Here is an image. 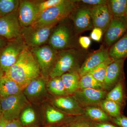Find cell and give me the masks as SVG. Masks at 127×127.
Instances as JSON below:
<instances>
[{
  "instance_id": "7c38bea8",
  "label": "cell",
  "mask_w": 127,
  "mask_h": 127,
  "mask_svg": "<svg viewBox=\"0 0 127 127\" xmlns=\"http://www.w3.org/2000/svg\"><path fill=\"white\" fill-rule=\"evenodd\" d=\"M107 94L103 89L84 88L78 89L73 97L81 105L91 106L99 105L106 98Z\"/></svg>"
},
{
  "instance_id": "d590c367",
  "label": "cell",
  "mask_w": 127,
  "mask_h": 127,
  "mask_svg": "<svg viewBox=\"0 0 127 127\" xmlns=\"http://www.w3.org/2000/svg\"><path fill=\"white\" fill-rule=\"evenodd\" d=\"M78 2L87 5L88 6L92 7L98 5L106 4L107 1L105 0H77Z\"/></svg>"
},
{
  "instance_id": "52a82bcc",
  "label": "cell",
  "mask_w": 127,
  "mask_h": 127,
  "mask_svg": "<svg viewBox=\"0 0 127 127\" xmlns=\"http://www.w3.org/2000/svg\"><path fill=\"white\" fill-rule=\"evenodd\" d=\"M0 101L2 116L8 121L18 119L28 103L23 92L7 97L0 98Z\"/></svg>"
},
{
  "instance_id": "7bdbcfd3",
  "label": "cell",
  "mask_w": 127,
  "mask_h": 127,
  "mask_svg": "<svg viewBox=\"0 0 127 127\" xmlns=\"http://www.w3.org/2000/svg\"><path fill=\"white\" fill-rule=\"evenodd\" d=\"M1 116H2V113H1V106L0 101V118L1 117Z\"/></svg>"
},
{
  "instance_id": "cb8c5ba5",
  "label": "cell",
  "mask_w": 127,
  "mask_h": 127,
  "mask_svg": "<svg viewBox=\"0 0 127 127\" xmlns=\"http://www.w3.org/2000/svg\"><path fill=\"white\" fill-rule=\"evenodd\" d=\"M47 88L51 93L58 97L68 95L61 77L51 78L47 84Z\"/></svg>"
},
{
  "instance_id": "74e56055",
  "label": "cell",
  "mask_w": 127,
  "mask_h": 127,
  "mask_svg": "<svg viewBox=\"0 0 127 127\" xmlns=\"http://www.w3.org/2000/svg\"><path fill=\"white\" fill-rule=\"evenodd\" d=\"M92 122V121H91ZM93 127H119L109 122L103 123H96L92 122Z\"/></svg>"
},
{
  "instance_id": "f35d334b",
  "label": "cell",
  "mask_w": 127,
  "mask_h": 127,
  "mask_svg": "<svg viewBox=\"0 0 127 127\" xmlns=\"http://www.w3.org/2000/svg\"><path fill=\"white\" fill-rule=\"evenodd\" d=\"M5 127H23L20 121L16 119L7 121Z\"/></svg>"
},
{
  "instance_id": "277c9868",
  "label": "cell",
  "mask_w": 127,
  "mask_h": 127,
  "mask_svg": "<svg viewBox=\"0 0 127 127\" xmlns=\"http://www.w3.org/2000/svg\"><path fill=\"white\" fill-rule=\"evenodd\" d=\"M82 52L77 48L58 51L56 62L49 74L50 78L61 77L66 73L78 71Z\"/></svg>"
},
{
  "instance_id": "f1b7e54d",
  "label": "cell",
  "mask_w": 127,
  "mask_h": 127,
  "mask_svg": "<svg viewBox=\"0 0 127 127\" xmlns=\"http://www.w3.org/2000/svg\"><path fill=\"white\" fill-rule=\"evenodd\" d=\"M84 88L103 89L102 85L89 73L83 76L80 78L79 89Z\"/></svg>"
},
{
  "instance_id": "4dcf8cb0",
  "label": "cell",
  "mask_w": 127,
  "mask_h": 127,
  "mask_svg": "<svg viewBox=\"0 0 127 127\" xmlns=\"http://www.w3.org/2000/svg\"><path fill=\"white\" fill-rule=\"evenodd\" d=\"M21 122L23 125L31 124L36 120V114L32 108L28 107L21 113Z\"/></svg>"
},
{
  "instance_id": "ffe728a7",
  "label": "cell",
  "mask_w": 127,
  "mask_h": 127,
  "mask_svg": "<svg viewBox=\"0 0 127 127\" xmlns=\"http://www.w3.org/2000/svg\"><path fill=\"white\" fill-rule=\"evenodd\" d=\"M62 81L68 95H73L79 89L80 77L78 71H73L62 75Z\"/></svg>"
},
{
  "instance_id": "8fae6325",
  "label": "cell",
  "mask_w": 127,
  "mask_h": 127,
  "mask_svg": "<svg viewBox=\"0 0 127 127\" xmlns=\"http://www.w3.org/2000/svg\"><path fill=\"white\" fill-rule=\"evenodd\" d=\"M39 13L37 0H20L17 15L22 28L32 26L38 16Z\"/></svg>"
},
{
  "instance_id": "ba28073f",
  "label": "cell",
  "mask_w": 127,
  "mask_h": 127,
  "mask_svg": "<svg viewBox=\"0 0 127 127\" xmlns=\"http://www.w3.org/2000/svg\"><path fill=\"white\" fill-rule=\"evenodd\" d=\"M30 49L39 65L42 77L46 78L49 77L56 61L58 51L48 44Z\"/></svg>"
},
{
  "instance_id": "4316f807",
  "label": "cell",
  "mask_w": 127,
  "mask_h": 127,
  "mask_svg": "<svg viewBox=\"0 0 127 127\" xmlns=\"http://www.w3.org/2000/svg\"><path fill=\"white\" fill-rule=\"evenodd\" d=\"M124 95L122 79L119 81L108 93H107L105 99L113 101L122 106L123 102Z\"/></svg>"
},
{
  "instance_id": "e575fe53",
  "label": "cell",
  "mask_w": 127,
  "mask_h": 127,
  "mask_svg": "<svg viewBox=\"0 0 127 127\" xmlns=\"http://www.w3.org/2000/svg\"><path fill=\"white\" fill-rule=\"evenodd\" d=\"M113 124L119 127H127V117L121 116L112 118L111 121Z\"/></svg>"
},
{
  "instance_id": "30bf717a",
  "label": "cell",
  "mask_w": 127,
  "mask_h": 127,
  "mask_svg": "<svg viewBox=\"0 0 127 127\" xmlns=\"http://www.w3.org/2000/svg\"><path fill=\"white\" fill-rule=\"evenodd\" d=\"M73 23L76 34H79L86 31L93 29L94 28L91 7L87 6L77 7L70 16Z\"/></svg>"
},
{
  "instance_id": "8992f818",
  "label": "cell",
  "mask_w": 127,
  "mask_h": 127,
  "mask_svg": "<svg viewBox=\"0 0 127 127\" xmlns=\"http://www.w3.org/2000/svg\"><path fill=\"white\" fill-rule=\"evenodd\" d=\"M27 48L21 36L8 41L0 51V65L4 73L15 63L21 53Z\"/></svg>"
},
{
  "instance_id": "e0dca14e",
  "label": "cell",
  "mask_w": 127,
  "mask_h": 127,
  "mask_svg": "<svg viewBox=\"0 0 127 127\" xmlns=\"http://www.w3.org/2000/svg\"><path fill=\"white\" fill-rule=\"evenodd\" d=\"M125 59L114 61L108 66L104 78L103 89L111 88L122 79Z\"/></svg>"
},
{
  "instance_id": "f546056e",
  "label": "cell",
  "mask_w": 127,
  "mask_h": 127,
  "mask_svg": "<svg viewBox=\"0 0 127 127\" xmlns=\"http://www.w3.org/2000/svg\"><path fill=\"white\" fill-rule=\"evenodd\" d=\"M46 115L47 122L51 124L61 122L65 120L66 117L64 113L52 107L48 108L46 111Z\"/></svg>"
},
{
  "instance_id": "ac0fdd59",
  "label": "cell",
  "mask_w": 127,
  "mask_h": 127,
  "mask_svg": "<svg viewBox=\"0 0 127 127\" xmlns=\"http://www.w3.org/2000/svg\"><path fill=\"white\" fill-rule=\"evenodd\" d=\"M46 87L45 78L40 76L33 79L28 84L23 90V93L30 99L39 97L45 93Z\"/></svg>"
},
{
  "instance_id": "5bb4252c",
  "label": "cell",
  "mask_w": 127,
  "mask_h": 127,
  "mask_svg": "<svg viewBox=\"0 0 127 127\" xmlns=\"http://www.w3.org/2000/svg\"><path fill=\"white\" fill-rule=\"evenodd\" d=\"M109 49L102 47L89 56L78 70L80 77L89 73L92 70L109 58Z\"/></svg>"
},
{
  "instance_id": "603a6c76",
  "label": "cell",
  "mask_w": 127,
  "mask_h": 127,
  "mask_svg": "<svg viewBox=\"0 0 127 127\" xmlns=\"http://www.w3.org/2000/svg\"><path fill=\"white\" fill-rule=\"evenodd\" d=\"M107 4L112 18H123L126 15L127 0H108Z\"/></svg>"
},
{
  "instance_id": "6da1fadb",
  "label": "cell",
  "mask_w": 127,
  "mask_h": 127,
  "mask_svg": "<svg viewBox=\"0 0 127 127\" xmlns=\"http://www.w3.org/2000/svg\"><path fill=\"white\" fill-rule=\"evenodd\" d=\"M41 75L39 65L29 48L22 52L15 63L5 73L23 91L30 82Z\"/></svg>"
},
{
  "instance_id": "836d02e7",
  "label": "cell",
  "mask_w": 127,
  "mask_h": 127,
  "mask_svg": "<svg viewBox=\"0 0 127 127\" xmlns=\"http://www.w3.org/2000/svg\"><path fill=\"white\" fill-rule=\"evenodd\" d=\"M103 34L101 29L98 28L94 27L90 34V38L95 41L100 42Z\"/></svg>"
},
{
  "instance_id": "9a60e30c",
  "label": "cell",
  "mask_w": 127,
  "mask_h": 127,
  "mask_svg": "<svg viewBox=\"0 0 127 127\" xmlns=\"http://www.w3.org/2000/svg\"><path fill=\"white\" fill-rule=\"evenodd\" d=\"M53 103L64 113L76 116L84 114V108L73 96L58 97L53 100Z\"/></svg>"
},
{
  "instance_id": "2e32d148",
  "label": "cell",
  "mask_w": 127,
  "mask_h": 127,
  "mask_svg": "<svg viewBox=\"0 0 127 127\" xmlns=\"http://www.w3.org/2000/svg\"><path fill=\"white\" fill-rule=\"evenodd\" d=\"M91 11L94 27L100 28L104 33L112 18L107 4L92 6Z\"/></svg>"
},
{
  "instance_id": "60d3db41",
  "label": "cell",
  "mask_w": 127,
  "mask_h": 127,
  "mask_svg": "<svg viewBox=\"0 0 127 127\" xmlns=\"http://www.w3.org/2000/svg\"><path fill=\"white\" fill-rule=\"evenodd\" d=\"M7 121L1 116L0 118V127H5Z\"/></svg>"
},
{
  "instance_id": "4fadbf2b",
  "label": "cell",
  "mask_w": 127,
  "mask_h": 127,
  "mask_svg": "<svg viewBox=\"0 0 127 127\" xmlns=\"http://www.w3.org/2000/svg\"><path fill=\"white\" fill-rule=\"evenodd\" d=\"M127 32V20L125 17L112 18L104 33V42L109 47Z\"/></svg>"
},
{
  "instance_id": "d6a6232c",
  "label": "cell",
  "mask_w": 127,
  "mask_h": 127,
  "mask_svg": "<svg viewBox=\"0 0 127 127\" xmlns=\"http://www.w3.org/2000/svg\"><path fill=\"white\" fill-rule=\"evenodd\" d=\"M67 127H93L92 122L84 117H79L71 121Z\"/></svg>"
},
{
  "instance_id": "7a4b0ae2",
  "label": "cell",
  "mask_w": 127,
  "mask_h": 127,
  "mask_svg": "<svg viewBox=\"0 0 127 127\" xmlns=\"http://www.w3.org/2000/svg\"><path fill=\"white\" fill-rule=\"evenodd\" d=\"M78 5L77 0H65L63 3L47 9L39 14L32 26L39 27L57 25L69 18Z\"/></svg>"
},
{
  "instance_id": "7402d4cb",
  "label": "cell",
  "mask_w": 127,
  "mask_h": 127,
  "mask_svg": "<svg viewBox=\"0 0 127 127\" xmlns=\"http://www.w3.org/2000/svg\"><path fill=\"white\" fill-rule=\"evenodd\" d=\"M84 114L86 118L94 122H109L112 119L102 109L95 106L87 107L84 109Z\"/></svg>"
},
{
  "instance_id": "ee69618b",
  "label": "cell",
  "mask_w": 127,
  "mask_h": 127,
  "mask_svg": "<svg viewBox=\"0 0 127 127\" xmlns=\"http://www.w3.org/2000/svg\"><path fill=\"white\" fill-rule=\"evenodd\" d=\"M125 18H126L127 20V10H126V15H125Z\"/></svg>"
},
{
  "instance_id": "1f68e13d",
  "label": "cell",
  "mask_w": 127,
  "mask_h": 127,
  "mask_svg": "<svg viewBox=\"0 0 127 127\" xmlns=\"http://www.w3.org/2000/svg\"><path fill=\"white\" fill-rule=\"evenodd\" d=\"M65 1V0H37L39 10V15L47 9L63 3Z\"/></svg>"
},
{
  "instance_id": "3957f363",
  "label": "cell",
  "mask_w": 127,
  "mask_h": 127,
  "mask_svg": "<svg viewBox=\"0 0 127 127\" xmlns=\"http://www.w3.org/2000/svg\"><path fill=\"white\" fill-rule=\"evenodd\" d=\"M68 18L54 27L47 44L58 51L76 48L74 27L69 22Z\"/></svg>"
},
{
  "instance_id": "b9f144b4",
  "label": "cell",
  "mask_w": 127,
  "mask_h": 127,
  "mask_svg": "<svg viewBox=\"0 0 127 127\" xmlns=\"http://www.w3.org/2000/svg\"><path fill=\"white\" fill-rule=\"evenodd\" d=\"M5 75V73L2 70V68L0 65V78L2 77Z\"/></svg>"
},
{
  "instance_id": "5b68a950",
  "label": "cell",
  "mask_w": 127,
  "mask_h": 127,
  "mask_svg": "<svg viewBox=\"0 0 127 127\" xmlns=\"http://www.w3.org/2000/svg\"><path fill=\"white\" fill-rule=\"evenodd\" d=\"M56 25L22 28L21 36L29 48L47 44L53 29Z\"/></svg>"
},
{
  "instance_id": "ab89813d",
  "label": "cell",
  "mask_w": 127,
  "mask_h": 127,
  "mask_svg": "<svg viewBox=\"0 0 127 127\" xmlns=\"http://www.w3.org/2000/svg\"><path fill=\"white\" fill-rule=\"evenodd\" d=\"M8 40L0 37V51L5 46Z\"/></svg>"
},
{
  "instance_id": "8d00e7d4",
  "label": "cell",
  "mask_w": 127,
  "mask_h": 127,
  "mask_svg": "<svg viewBox=\"0 0 127 127\" xmlns=\"http://www.w3.org/2000/svg\"><path fill=\"white\" fill-rule=\"evenodd\" d=\"M78 42L80 45L83 49L87 50L91 44V39L89 37L81 36L79 37Z\"/></svg>"
},
{
  "instance_id": "44dd1931",
  "label": "cell",
  "mask_w": 127,
  "mask_h": 127,
  "mask_svg": "<svg viewBox=\"0 0 127 127\" xmlns=\"http://www.w3.org/2000/svg\"><path fill=\"white\" fill-rule=\"evenodd\" d=\"M109 57L114 61L125 59L127 57V32L108 50Z\"/></svg>"
},
{
  "instance_id": "9c48e42d",
  "label": "cell",
  "mask_w": 127,
  "mask_h": 127,
  "mask_svg": "<svg viewBox=\"0 0 127 127\" xmlns=\"http://www.w3.org/2000/svg\"><path fill=\"white\" fill-rule=\"evenodd\" d=\"M17 10L0 17V37L8 41L21 36L22 28L18 20Z\"/></svg>"
},
{
  "instance_id": "f6af8a7d",
  "label": "cell",
  "mask_w": 127,
  "mask_h": 127,
  "mask_svg": "<svg viewBox=\"0 0 127 127\" xmlns=\"http://www.w3.org/2000/svg\"><path fill=\"white\" fill-rule=\"evenodd\" d=\"M55 127V126H52V125H50V126H47V127Z\"/></svg>"
},
{
  "instance_id": "484cf974",
  "label": "cell",
  "mask_w": 127,
  "mask_h": 127,
  "mask_svg": "<svg viewBox=\"0 0 127 127\" xmlns=\"http://www.w3.org/2000/svg\"><path fill=\"white\" fill-rule=\"evenodd\" d=\"M114 61L109 57L105 61L97 66L88 73L92 75L98 82L102 85L103 87L107 68L109 64Z\"/></svg>"
},
{
  "instance_id": "83f0119b",
  "label": "cell",
  "mask_w": 127,
  "mask_h": 127,
  "mask_svg": "<svg viewBox=\"0 0 127 127\" xmlns=\"http://www.w3.org/2000/svg\"><path fill=\"white\" fill-rule=\"evenodd\" d=\"M20 3L19 0H0V17L17 11Z\"/></svg>"
},
{
  "instance_id": "d4e9b609",
  "label": "cell",
  "mask_w": 127,
  "mask_h": 127,
  "mask_svg": "<svg viewBox=\"0 0 127 127\" xmlns=\"http://www.w3.org/2000/svg\"><path fill=\"white\" fill-rule=\"evenodd\" d=\"M100 108L111 118H115L121 115L120 104L113 101L105 99L99 104Z\"/></svg>"
},
{
  "instance_id": "d6986e66",
  "label": "cell",
  "mask_w": 127,
  "mask_h": 127,
  "mask_svg": "<svg viewBox=\"0 0 127 127\" xmlns=\"http://www.w3.org/2000/svg\"><path fill=\"white\" fill-rule=\"evenodd\" d=\"M23 90L16 82L5 75L0 78V98H5L18 94Z\"/></svg>"
}]
</instances>
